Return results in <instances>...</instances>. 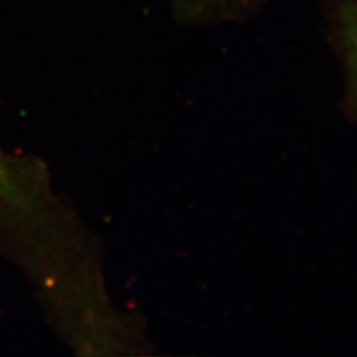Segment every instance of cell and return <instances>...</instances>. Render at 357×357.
Here are the masks:
<instances>
[{"label": "cell", "instance_id": "1", "mask_svg": "<svg viewBox=\"0 0 357 357\" xmlns=\"http://www.w3.org/2000/svg\"><path fill=\"white\" fill-rule=\"evenodd\" d=\"M345 69H347V96L349 106L357 115V0L345 13L342 29Z\"/></svg>", "mask_w": 357, "mask_h": 357}]
</instances>
